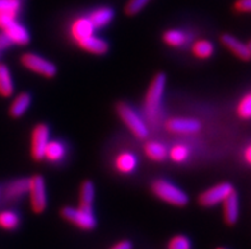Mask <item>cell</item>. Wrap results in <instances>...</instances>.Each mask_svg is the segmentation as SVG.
I'll list each match as a JSON object with an SVG mask.
<instances>
[{
    "instance_id": "1",
    "label": "cell",
    "mask_w": 251,
    "mask_h": 249,
    "mask_svg": "<svg viewBox=\"0 0 251 249\" xmlns=\"http://www.w3.org/2000/svg\"><path fill=\"white\" fill-rule=\"evenodd\" d=\"M166 74L158 73L154 75L147 91L144 99V113L151 126L157 127L162 118V102L166 91Z\"/></svg>"
},
{
    "instance_id": "2",
    "label": "cell",
    "mask_w": 251,
    "mask_h": 249,
    "mask_svg": "<svg viewBox=\"0 0 251 249\" xmlns=\"http://www.w3.org/2000/svg\"><path fill=\"white\" fill-rule=\"evenodd\" d=\"M151 189L156 197L172 206L184 207L189 204L188 193L184 192L181 188H178L176 184L167 180H162V178L156 180L152 183Z\"/></svg>"
},
{
    "instance_id": "3",
    "label": "cell",
    "mask_w": 251,
    "mask_h": 249,
    "mask_svg": "<svg viewBox=\"0 0 251 249\" xmlns=\"http://www.w3.org/2000/svg\"><path fill=\"white\" fill-rule=\"evenodd\" d=\"M116 112H118L120 120L125 123V126L130 130L137 139L144 140L148 137L150 130L148 125L144 122V120L138 114L137 111H134L133 107L125 102H120L116 106Z\"/></svg>"
},
{
    "instance_id": "4",
    "label": "cell",
    "mask_w": 251,
    "mask_h": 249,
    "mask_svg": "<svg viewBox=\"0 0 251 249\" xmlns=\"http://www.w3.org/2000/svg\"><path fill=\"white\" fill-rule=\"evenodd\" d=\"M60 215L68 223L82 230H93L97 226V220L93 215V210H86L79 206L78 207L65 206L60 210Z\"/></svg>"
},
{
    "instance_id": "5",
    "label": "cell",
    "mask_w": 251,
    "mask_h": 249,
    "mask_svg": "<svg viewBox=\"0 0 251 249\" xmlns=\"http://www.w3.org/2000/svg\"><path fill=\"white\" fill-rule=\"evenodd\" d=\"M28 196L32 211L35 214H42L48 207V189L44 177L36 174L29 178Z\"/></svg>"
},
{
    "instance_id": "6",
    "label": "cell",
    "mask_w": 251,
    "mask_h": 249,
    "mask_svg": "<svg viewBox=\"0 0 251 249\" xmlns=\"http://www.w3.org/2000/svg\"><path fill=\"white\" fill-rule=\"evenodd\" d=\"M21 64L29 71H33V73L49 78V79L56 76L57 74V68L55 67L54 63H51L48 59H45L37 54H33V52L23 54L21 56Z\"/></svg>"
},
{
    "instance_id": "7",
    "label": "cell",
    "mask_w": 251,
    "mask_h": 249,
    "mask_svg": "<svg viewBox=\"0 0 251 249\" xmlns=\"http://www.w3.org/2000/svg\"><path fill=\"white\" fill-rule=\"evenodd\" d=\"M233 191H235V188H233L231 183H218L216 186L210 187L207 191L201 192L199 195L198 201H199L201 206H203V207H213V206L222 204L227 199V196L231 192H233Z\"/></svg>"
},
{
    "instance_id": "8",
    "label": "cell",
    "mask_w": 251,
    "mask_h": 249,
    "mask_svg": "<svg viewBox=\"0 0 251 249\" xmlns=\"http://www.w3.org/2000/svg\"><path fill=\"white\" fill-rule=\"evenodd\" d=\"M50 141V127L46 123H37L31 135V157L36 161L44 159L45 148Z\"/></svg>"
},
{
    "instance_id": "9",
    "label": "cell",
    "mask_w": 251,
    "mask_h": 249,
    "mask_svg": "<svg viewBox=\"0 0 251 249\" xmlns=\"http://www.w3.org/2000/svg\"><path fill=\"white\" fill-rule=\"evenodd\" d=\"M166 129L172 134H181V135H190L197 134L201 130V121L188 117H175L170 118L166 122Z\"/></svg>"
},
{
    "instance_id": "10",
    "label": "cell",
    "mask_w": 251,
    "mask_h": 249,
    "mask_svg": "<svg viewBox=\"0 0 251 249\" xmlns=\"http://www.w3.org/2000/svg\"><path fill=\"white\" fill-rule=\"evenodd\" d=\"M220 40L221 44L226 48H228L237 59L245 61V63L251 61V48L249 47L248 44H244L241 40L229 35V33H223Z\"/></svg>"
},
{
    "instance_id": "11",
    "label": "cell",
    "mask_w": 251,
    "mask_h": 249,
    "mask_svg": "<svg viewBox=\"0 0 251 249\" xmlns=\"http://www.w3.org/2000/svg\"><path fill=\"white\" fill-rule=\"evenodd\" d=\"M223 221L229 226L237 224L240 218V200L236 191L229 193L227 199L222 202Z\"/></svg>"
},
{
    "instance_id": "12",
    "label": "cell",
    "mask_w": 251,
    "mask_h": 249,
    "mask_svg": "<svg viewBox=\"0 0 251 249\" xmlns=\"http://www.w3.org/2000/svg\"><path fill=\"white\" fill-rule=\"evenodd\" d=\"M1 31L10 38L13 45H19V46H25L31 41V36H29L28 29L25 28V25L17 22V19L9 22L6 25H4Z\"/></svg>"
},
{
    "instance_id": "13",
    "label": "cell",
    "mask_w": 251,
    "mask_h": 249,
    "mask_svg": "<svg viewBox=\"0 0 251 249\" xmlns=\"http://www.w3.org/2000/svg\"><path fill=\"white\" fill-rule=\"evenodd\" d=\"M95 32L96 28L93 27L88 17H78L76 19H74L72 25H70V36L75 41V44L89 37V36L95 35Z\"/></svg>"
},
{
    "instance_id": "14",
    "label": "cell",
    "mask_w": 251,
    "mask_h": 249,
    "mask_svg": "<svg viewBox=\"0 0 251 249\" xmlns=\"http://www.w3.org/2000/svg\"><path fill=\"white\" fill-rule=\"evenodd\" d=\"M29 178H18L9 182L3 191V197L5 201H16L28 195Z\"/></svg>"
},
{
    "instance_id": "15",
    "label": "cell",
    "mask_w": 251,
    "mask_h": 249,
    "mask_svg": "<svg viewBox=\"0 0 251 249\" xmlns=\"http://www.w3.org/2000/svg\"><path fill=\"white\" fill-rule=\"evenodd\" d=\"M76 45L82 50L87 51V52L93 55H106L108 52V50H110L108 42L106 40H103V38L97 37L96 35L84 38V40H82V41L78 42Z\"/></svg>"
},
{
    "instance_id": "16",
    "label": "cell",
    "mask_w": 251,
    "mask_h": 249,
    "mask_svg": "<svg viewBox=\"0 0 251 249\" xmlns=\"http://www.w3.org/2000/svg\"><path fill=\"white\" fill-rule=\"evenodd\" d=\"M19 9H21L19 0H0V29L17 19Z\"/></svg>"
},
{
    "instance_id": "17",
    "label": "cell",
    "mask_w": 251,
    "mask_h": 249,
    "mask_svg": "<svg viewBox=\"0 0 251 249\" xmlns=\"http://www.w3.org/2000/svg\"><path fill=\"white\" fill-rule=\"evenodd\" d=\"M87 17L92 22L96 29L103 28L107 24H110L112 19L115 18V10L110 6H100V8H96L95 10H92L89 13V16Z\"/></svg>"
},
{
    "instance_id": "18",
    "label": "cell",
    "mask_w": 251,
    "mask_h": 249,
    "mask_svg": "<svg viewBox=\"0 0 251 249\" xmlns=\"http://www.w3.org/2000/svg\"><path fill=\"white\" fill-rule=\"evenodd\" d=\"M138 167V158L137 155L130 152H124L116 157L115 159V168L119 173L121 174H130L135 172Z\"/></svg>"
},
{
    "instance_id": "19",
    "label": "cell",
    "mask_w": 251,
    "mask_h": 249,
    "mask_svg": "<svg viewBox=\"0 0 251 249\" xmlns=\"http://www.w3.org/2000/svg\"><path fill=\"white\" fill-rule=\"evenodd\" d=\"M32 103V97L29 93L27 91H23L21 94L17 95L14 99H13L12 104L9 107V114L13 118H21L23 114L28 111V108L31 107Z\"/></svg>"
},
{
    "instance_id": "20",
    "label": "cell",
    "mask_w": 251,
    "mask_h": 249,
    "mask_svg": "<svg viewBox=\"0 0 251 249\" xmlns=\"http://www.w3.org/2000/svg\"><path fill=\"white\" fill-rule=\"evenodd\" d=\"M67 155V146L65 144L59 140H52L49 141L46 148H45L44 159H46L50 163H59L63 160Z\"/></svg>"
},
{
    "instance_id": "21",
    "label": "cell",
    "mask_w": 251,
    "mask_h": 249,
    "mask_svg": "<svg viewBox=\"0 0 251 249\" xmlns=\"http://www.w3.org/2000/svg\"><path fill=\"white\" fill-rule=\"evenodd\" d=\"M14 93V83L12 73L5 64L0 63V95L4 98L12 97Z\"/></svg>"
},
{
    "instance_id": "22",
    "label": "cell",
    "mask_w": 251,
    "mask_h": 249,
    "mask_svg": "<svg viewBox=\"0 0 251 249\" xmlns=\"http://www.w3.org/2000/svg\"><path fill=\"white\" fill-rule=\"evenodd\" d=\"M162 40L170 47H182L188 44L189 36L181 29H169L163 33Z\"/></svg>"
},
{
    "instance_id": "23",
    "label": "cell",
    "mask_w": 251,
    "mask_h": 249,
    "mask_svg": "<svg viewBox=\"0 0 251 249\" xmlns=\"http://www.w3.org/2000/svg\"><path fill=\"white\" fill-rule=\"evenodd\" d=\"M95 201V184L92 181H84L79 189V207L92 210Z\"/></svg>"
},
{
    "instance_id": "24",
    "label": "cell",
    "mask_w": 251,
    "mask_h": 249,
    "mask_svg": "<svg viewBox=\"0 0 251 249\" xmlns=\"http://www.w3.org/2000/svg\"><path fill=\"white\" fill-rule=\"evenodd\" d=\"M144 153L153 161H163L169 157L167 148L158 141L147 142L146 146H144Z\"/></svg>"
},
{
    "instance_id": "25",
    "label": "cell",
    "mask_w": 251,
    "mask_h": 249,
    "mask_svg": "<svg viewBox=\"0 0 251 249\" xmlns=\"http://www.w3.org/2000/svg\"><path fill=\"white\" fill-rule=\"evenodd\" d=\"M191 52L201 60H207L214 54V45L209 40H198L191 46Z\"/></svg>"
},
{
    "instance_id": "26",
    "label": "cell",
    "mask_w": 251,
    "mask_h": 249,
    "mask_svg": "<svg viewBox=\"0 0 251 249\" xmlns=\"http://www.w3.org/2000/svg\"><path fill=\"white\" fill-rule=\"evenodd\" d=\"M21 224V218L13 210H3L0 211V229L3 230H16Z\"/></svg>"
},
{
    "instance_id": "27",
    "label": "cell",
    "mask_w": 251,
    "mask_h": 249,
    "mask_svg": "<svg viewBox=\"0 0 251 249\" xmlns=\"http://www.w3.org/2000/svg\"><path fill=\"white\" fill-rule=\"evenodd\" d=\"M236 112L241 120H251V91L240 98Z\"/></svg>"
},
{
    "instance_id": "28",
    "label": "cell",
    "mask_w": 251,
    "mask_h": 249,
    "mask_svg": "<svg viewBox=\"0 0 251 249\" xmlns=\"http://www.w3.org/2000/svg\"><path fill=\"white\" fill-rule=\"evenodd\" d=\"M169 157L175 163H184L190 157V149L184 144H176L169 150Z\"/></svg>"
},
{
    "instance_id": "29",
    "label": "cell",
    "mask_w": 251,
    "mask_h": 249,
    "mask_svg": "<svg viewBox=\"0 0 251 249\" xmlns=\"http://www.w3.org/2000/svg\"><path fill=\"white\" fill-rule=\"evenodd\" d=\"M167 249H193V244L186 235L178 234L169 240Z\"/></svg>"
},
{
    "instance_id": "30",
    "label": "cell",
    "mask_w": 251,
    "mask_h": 249,
    "mask_svg": "<svg viewBox=\"0 0 251 249\" xmlns=\"http://www.w3.org/2000/svg\"><path fill=\"white\" fill-rule=\"evenodd\" d=\"M151 0H129L125 5V13L127 16H137L148 5Z\"/></svg>"
},
{
    "instance_id": "31",
    "label": "cell",
    "mask_w": 251,
    "mask_h": 249,
    "mask_svg": "<svg viewBox=\"0 0 251 249\" xmlns=\"http://www.w3.org/2000/svg\"><path fill=\"white\" fill-rule=\"evenodd\" d=\"M233 9L237 13H251V0H236Z\"/></svg>"
},
{
    "instance_id": "32",
    "label": "cell",
    "mask_w": 251,
    "mask_h": 249,
    "mask_svg": "<svg viewBox=\"0 0 251 249\" xmlns=\"http://www.w3.org/2000/svg\"><path fill=\"white\" fill-rule=\"evenodd\" d=\"M13 45V42L10 41V38L4 33L3 31L0 32V52L4 50H6L8 47H10Z\"/></svg>"
},
{
    "instance_id": "33",
    "label": "cell",
    "mask_w": 251,
    "mask_h": 249,
    "mask_svg": "<svg viewBox=\"0 0 251 249\" xmlns=\"http://www.w3.org/2000/svg\"><path fill=\"white\" fill-rule=\"evenodd\" d=\"M110 249H133V243L130 240H120L115 243Z\"/></svg>"
},
{
    "instance_id": "34",
    "label": "cell",
    "mask_w": 251,
    "mask_h": 249,
    "mask_svg": "<svg viewBox=\"0 0 251 249\" xmlns=\"http://www.w3.org/2000/svg\"><path fill=\"white\" fill-rule=\"evenodd\" d=\"M244 159H245L246 163L251 167V144H249L245 148V150H244Z\"/></svg>"
},
{
    "instance_id": "35",
    "label": "cell",
    "mask_w": 251,
    "mask_h": 249,
    "mask_svg": "<svg viewBox=\"0 0 251 249\" xmlns=\"http://www.w3.org/2000/svg\"><path fill=\"white\" fill-rule=\"evenodd\" d=\"M216 249H227V248H225V247H218V248H216Z\"/></svg>"
},
{
    "instance_id": "36",
    "label": "cell",
    "mask_w": 251,
    "mask_h": 249,
    "mask_svg": "<svg viewBox=\"0 0 251 249\" xmlns=\"http://www.w3.org/2000/svg\"><path fill=\"white\" fill-rule=\"evenodd\" d=\"M248 45H249V47H250V48H251V40H250V42H249V44H248Z\"/></svg>"
},
{
    "instance_id": "37",
    "label": "cell",
    "mask_w": 251,
    "mask_h": 249,
    "mask_svg": "<svg viewBox=\"0 0 251 249\" xmlns=\"http://www.w3.org/2000/svg\"><path fill=\"white\" fill-rule=\"evenodd\" d=\"M0 199H1V189H0Z\"/></svg>"
}]
</instances>
